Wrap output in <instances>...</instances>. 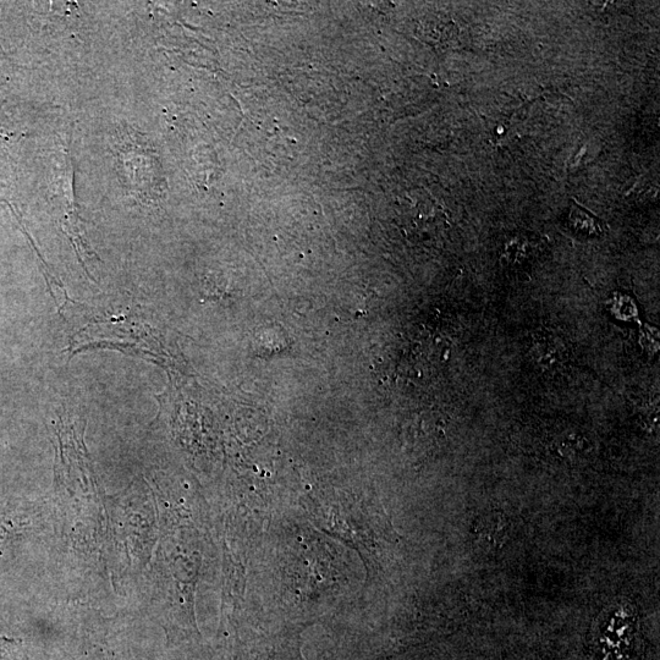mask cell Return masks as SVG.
Returning a JSON list of instances; mask_svg holds the SVG:
<instances>
[{
  "instance_id": "277c9868",
  "label": "cell",
  "mask_w": 660,
  "mask_h": 660,
  "mask_svg": "<svg viewBox=\"0 0 660 660\" xmlns=\"http://www.w3.org/2000/svg\"><path fill=\"white\" fill-rule=\"evenodd\" d=\"M536 360L542 365L558 362L561 359V351L557 341L550 338L537 340L535 344Z\"/></svg>"
},
{
  "instance_id": "6da1fadb",
  "label": "cell",
  "mask_w": 660,
  "mask_h": 660,
  "mask_svg": "<svg viewBox=\"0 0 660 660\" xmlns=\"http://www.w3.org/2000/svg\"><path fill=\"white\" fill-rule=\"evenodd\" d=\"M510 524L508 517L499 511H493L478 520L475 527L476 541L480 547L491 552H498L508 542Z\"/></svg>"
},
{
  "instance_id": "7a4b0ae2",
  "label": "cell",
  "mask_w": 660,
  "mask_h": 660,
  "mask_svg": "<svg viewBox=\"0 0 660 660\" xmlns=\"http://www.w3.org/2000/svg\"><path fill=\"white\" fill-rule=\"evenodd\" d=\"M569 219L570 227L577 234L593 236L602 233L601 222L592 213L586 211L580 205H576V203H574V207L571 209Z\"/></svg>"
},
{
  "instance_id": "3957f363",
  "label": "cell",
  "mask_w": 660,
  "mask_h": 660,
  "mask_svg": "<svg viewBox=\"0 0 660 660\" xmlns=\"http://www.w3.org/2000/svg\"><path fill=\"white\" fill-rule=\"evenodd\" d=\"M590 443L585 438L580 436H566L560 440L559 453L564 458H582L583 455L588 454Z\"/></svg>"
}]
</instances>
